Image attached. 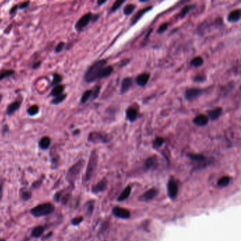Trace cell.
<instances>
[{"label": "cell", "mask_w": 241, "mask_h": 241, "mask_svg": "<svg viewBox=\"0 0 241 241\" xmlns=\"http://www.w3.org/2000/svg\"><path fill=\"white\" fill-rule=\"evenodd\" d=\"M106 66L107 61L106 60H101L93 63L84 74V81L92 83L96 80L102 79L103 70Z\"/></svg>", "instance_id": "6da1fadb"}, {"label": "cell", "mask_w": 241, "mask_h": 241, "mask_svg": "<svg viewBox=\"0 0 241 241\" xmlns=\"http://www.w3.org/2000/svg\"><path fill=\"white\" fill-rule=\"evenodd\" d=\"M55 211V206L52 204L47 202L35 206L30 210V214L35 217H41L50 215Z\"/></svg>", "instance_id": "7a4b0ae2"}, {"label": "cell", "mask_w": 241, "mask_h": 241, "mask_svg": "<svg viewBox=\"0 0 241 241\" xmlns=\"http://www.w3.org/2000/svg\"><path fill=\"white\" fill-rule=\"evenodd\" d=\"M98 163V154L96 151L93 150L91 153V156H90L89 163H88L85 175V180L88 181L93 176V173L96 169Z\"/></svg>", "instance_id": "3957f363"}, {"label": "cell", "mask_w": 241, "mask_h": 241, "mask_svg": "<svg viewBox=\"0 0 241 241\" xmlns=\"http://www.w3.org/2000/svg\"><path fill=\"white\" fill-rule=\"evenodd\" d=\"M84 164H85V161L83 159L79 160L75 164H74L69 169L67 174V180L71 182V183L75 180V179L79 175L80 172L81 171L82 168L84 166Z\"/></svg>", "instance_id": "277c9868"}, {"label": "cell", "mask_w": 241, "mask_h": 241, "mask_svg": "<svg viewBox=\"0 0 241 241\" xmlns=\"http://www.w3.org/2000/svg\"><path fill=\"white\" fill-rule=\"evenodd\" d=\"M110 140L108 134L101 132H92L89 135L88 141L92 143H107Z\"/></svg>", "instance_id": "5b68a950"}, {"label": "cell", "mask_w": 241, "mask_h": 241, "mask_svg": "<svg viewBox=\"0 0 241 241\" xmlns=\"http://www.w3.org/2000/svg\"><path fill=\"white\" fill-rule=\"evenodd\" d=\"M92 16L93 14H91V12H89L87 13V14L83 15V16L76 21L75 26H74V28H75L76 31L78 32L81 31V30H83L84 28L86 27L88 25H89L90 21H92Z\"/></svg>", "instance_id": "8992f818"}, {"label": "cell", "mask_w": 241, "mask_h": 241, "mask_svg": "<svg viewBox=\"0 0 241 241\" xmlns=\"http://www.w3.org/2000/svg\"><path fill=\"white\" fill-rule=\"evenodd\" d=\"M204 89L199 88H190L186 90L185 93V98L187 101H192L197 98L204 92Z\"/></svg>", "instance_id": "52a82bcc"}, {"label": "cell", "mask_w": 241, "mask_h": 241, "mask_svg": "<svg viewBox=\"0 0 241 241\" xmlns=\"http://www.w3.org/2000/svg\"><path fill=\"white\" fill-rule=\"evenodd\" d=\"M177 192H178V187H177V183L173 179L170 180L168 183V195L171 199L176 197Z\"/></svg>", "instance_id": "ba28073f"}, {"label": "cell", "mask_w": 241, "mask_h": 241, "mask_svg": "<svg viewBox=\"0 0 241 241\" xmlns=\"http://www.w3.org/2000/svg\"><path fill=\"white\" fill-rule=\"evenodd\" d=\"M112 213L115 217L120 219H128L130 217V211L129 210L119 207V206H115L112 209Z\"/></svg>", "instance_id": "9c48e42d"}, {"label": "cell", "mask_w": 241, "mask_h": 241, "mask_svg": "<svg viewBox=\"0 0 241 241\" xmlns=\"http://www.w3.org/2000/svg\"><path fill=\"white\" fill-rule=\"evenodd\" d=\"M223 112L222 108H220V107H217V108L212 109V110H208L207 111V115H208V118L209 120L210 119L211 120H213V121H215L219 119L220 117L221 116Z\"/></svg>", "instance_id": "30bf717a"}, {"label": "cell", "mask_w": 241, "mask_h": 241, "mask_svg": "<svg viewBox=\"0 0 241 241\" xmlns=\"http://www.w3.org/2000/svg\"><path fill=\"white\" fill-rule=\"evenodd\" d=\"M209 120L207 116L205 115L201 114L196 116L193 119V123L195 125L199 126V127H204V126H206L207 125L208 122H209Z\"/></svg>", "instance_id": "8fae6325"}, {"label": "cell", "mask_w": 241, "mask_h": 241, "mask_svg": "<svg viewBox=\"0 0 241 241\" xmlns=\"http://www.w3.org/2000/svg\"><path fill=\"white\" fill-rule=\"evenodd\" d=\"M152 9H153L152 7H145V8H144V9H141V10H139L138 12L136 13L135 16H133V18H132L131 24L135 25L137 24L139 19L141 18V17L144 16L145 14H146L147 12H149V11L152 10Z\"/></svg>", "instance_id": "7c38bea8"}, {"label": "cell", "mask_w": 241, "mask_h": 241, "mask_svg": "<svg viewBox=\"0 0 241 241\" xmlns=\"http://www.w3.org/2000/svg\"><path fill=\"white\" fill-rule=\"evenodd\" d=\"M149 78H150V74L142 73L137 76V79H136V83L139 86H145L148 83Z\"/></svg>", "instance_id": "4fadbf2b"}, {"label": "cell", "mask_w": 241, "mask_h": 241, "mask_svg": "<svg viewBox=\"0 0 241 241\" xmlns=\"http://www.w3.org/2000/svg\"><path fill=\"white\" fill-rule=\"evenodd\" d=\"M241 17L240 9H236L233 10L228 15L227 19L231 23H236L240 21Z\"/></svg>", "instance_id": "5bb4252c"}, {"label": "cell", "mask_w": 241, "mask_h": 241, "mask_svg": "<svg viewBox=\"0 0 241 241\" xmlns=\"http://www.w3.org/2000/svg\"><path fill=\"white\" fill-rule=\"evenodd\" d=\"M132 86V79L130 77H126L122 81L120 91L121 93H125L129 90Z\"/></svg>", "instance_id": "9a60e30c"}, {"label": "cell", "mask_w": 241, "mask_h": 241, "mask_svg": "<svg viewBox=\"0 0 241 241\" xmlns=\"http://www.w3.org/2000/svg\"><path fill=\"white\" fill-rule=\"evenodd\" d=\"M158 194V191L156 189L152 188L149 190L148 191H146V192H144V194L141 195V200H144V201H149L154 199L155 197Z\"/></svg>", "instance_id": "2e32d148"}, {"label": "cell", "mask_w": 241, "mask_h": 241, "mask_svg": "<svg viewBox=\"0 0 241 241\" xmlns=\"http://www.w3.org/2000/svg\"><path fill=\"white\" fill-rule=\"evenodd\" d=\"M21 102L19 101H14V103H11V104H9L8 107H7L6 113H7V115H12L14 112H16V110H18L21 106Z\"/></svg>", "instance_id": "e0dca14e"}, {"label": "cell", "mask_w": 241, "mask_h": 241, "mask_svg": "<svg viewBox=\"0 0 241 241\" xmlns=\"http://www.w3.org/2000/svg\"><path fill=\"white\" fill-rule=\"evenodd\" d=\"M138 116V112L135 108H130L126 110V118L129 122H134L137 120Z\"/></svg>", "instance_id": "ac0fdd59"}, {"label": "cell", "mask_w": 241, "mask_h": 241, "mask_svg": "<svg viewBox=\"0 0 241 241\" xmlns=\"http://www.w3.org/2000/svg\"><path fill=\"white\" fill-rule=\"evenodd\" d=\"M51 144V139L49 137L45 136V137H42L39 141V147L43 150H46L50 147Z\"/></svg>", "instance_id": "d6986e66"}, {"label": "cell", "mask_w": 241, "mask_h": 241, "mask_svg": "<svg viewBox=\"0 0 241 241\" xmlns=\"http://www.w3.org/2000/svg\"><path fill=\"white\" fill-rule=\"evenodd\" d=\"M107 186V181L106 180H103L101 182H99L98 184L94 185L92 187V191L94 193H98L100 192H103V190H106Z\"/></svg>", "instance_id": "ffe728a7"}, {"label": "cell", "mask_w": 241, "mask_h": 241, "mask_svg": "<svg viewBox=\"0 0 241 241\" xmlns=\"http://www.w3.org/2000/svg\"><path fill=\"white\" fill-rule=\"evenodd\" d=\"M64 86L63 85H61V84H59V85H57L54 86L52 90L50 95L54 97L59 96V95L63 94V92H64Z\"/></svg>", "instance_id": "44dd1931"}, {"label": "cell", "mask_w": 241, "mask_h": 241, "mask_svg": "<svg viewBox=\"0 0 241 241\" xmlns=\"http://www.w3.org/2000/svg\"><path fill=\"white\" fill-rule=\"evenodd\" d=\"M195 7H196V6H195L194 4L185 6V7H184L183 9H181L180 12V14H179V16L180 17V18H184V17L186 16V15L188 14L189 12H190L191 11H192L193 9L195 8Z\"/></svg>", "instance_id": "7402d4cb"}, {"label": "cell", "mask_w": 241, "mask_h": 241, "mask_svg": "<svg viewBox=\"0 0 241 241\" xmlns=\"http://www.w3.org/2000/svg\"><path fill=\"white\" fill-rule=\"evenodd\" d=\"M44 230H45V228H44L43 226H42V225H38V226L35 227L33 229L31 233L32 236L34 237V238H39V237H41L43 235Z\"/></svg>", "instance_id": "603a6c76"}, {"label": "cell", "mask_w": 241, "mask_h": 241, "mask_svg": "<svg viewBox=\"0 0 241 241\" xmlns=\"http://www.w3.org/2000/svg\"><path fill=\"white\" fill-rule=\"evenodd\" d=\"M131 190L132 188L130 186H127L126 187L125 190L121 192V194H120L119 197L118 199V201H119V202H121V201H124L125 200H126V199L129 196L130 193H131Z\"/></svg>", "instance_id": "cb8c5ba5"}, {"label": "cell", "mask_w": 241, "mask_h": 241, "mask_svg": "<svg viewBox=\"0 0 241 241\" xmlns=\"http://www.w3.org/2000/svg\"><path fill=\"white\" fill-rule=\"evenodd\" d=\"M62 81V76L60 74L55 73L52 74V81L51 82V86H55L59 85Z\"/></svg>", "instance_id": "d4e9b609"}, {"label": "cell", "mask_w": 241, "mask_h": 241, "mask_svg": "<svg viewBox=\"0 0 241 241\" xmlns=\"http://www.w3.org/2000/svg\"><path fill=\"white\" fill-rule=\"evenodd\" d=\"M136 7H137V6L134 4H129L125 6V8H124L123 9L124 14H125V15H126V16L132 14L133 13V11L135 10Z\"/></svg>", "instance_id": "484cf974"}, {"label": "cell", "mask_w": 241, "mask_h": 241, "mask_svg": "<svg viewBox=\"0 0 241 241\" xmlns=\"http://www.w3.org/2000/svg\"><path fill=\"white\" fill-rule=\"evenodd\" d=\"M187 156L192 159L194 161H197V162H202L205 160V158L203 155L202 154H187Z\"/></svg>", "instance_id": "4316f807"}, {"label": "cell", "mask_w": 241, "mask_h": 241, "mask_svg": "<svg viewBox=\"0 0 241 241\" xmlns=\"http://www.w3.org/2000/svg\"><path fill=\"white\" fill-rule=\"evenodd\" d=\"M204 60L202 57H196L194 59H192L190 62V64L194 67H199L203 64Z\"/></svg>", "instance_id": "83f0119b"}, {"label": "cell", "mask_w": 241, "mask_h": 241, "mask_svg": "<svg viewBox=\"0 0 241 241\" xmlns=\"http://www.w3.org/2000/svg\"><path fill=\"white\" fill-rule=\"evenodd\" d=\"M92 90H87V91H86L85 92L83 93V95H82V96L81 98V101H80V102L82 104H84V103H86L88 101V100L91 98V95H92Z\"/></svg>", "instance_id": "f1b7e54d"}, {"label": "cell", "mask_w": 241, "mask_h": 241, "mask_svg": "<svg viewBox=\"0 0 241 241\" xmlns=\"http://www.w3.org/2000/svg\"><path fill=\"white\" fill-rule=\"evenodd\" d=\"M14 73L15 72L12 69H7L3 71V72H1L0 73V81H2L3 79H6V78H8L9 76H13Z\"/></svg>", "instance_id": "f546056e"}, {"label": "cell", "mask_w": 241, "mask_h": 241, "mask_svg": "<svg viewBox=\"0 0 241 241\" xmlns=\"http://www.w3.org/2000/svg\"><path fill=\"white\" fill-rule=\"evenodd\" d=\"M38 112H39V106L37 105H33L27 109V113L30 116L35 115Z\"/></svg>", "instance_id": "4dcf8cb0"}, {"label": "cell", "mask_w": 241, "mask_h": 241, "mask_svg": "<svg viewBox=\"0 0 241 241\" xmlns=\"http://www.w3.org/2000/svg\"><path fill=\"white\" fill-rule=\"evenodd\" d=\"M231 178L228 176H224L222 177L221 179L219 180L218 181V185L220 187H225L230 183Z\"/></svg>", "instance_id": "1f68e13d"}, {"label": "cell", "mask_w": 241, "mask_h": 241, "mask_svg": "<svg viewBox=\"0 0 241 241\" xmlns=\"http://www.w3.org/2000/svg\"><path fill=\"white\" fill-rule=\"evenodd\" d=\"M156 160H157V158L156 156H152V157H149L148 159L146 160V163H145V166H146V168L147 169H149V168H152L153 166L155 165L156 163Z\"/></svg>", "instance_id": "d6a6232c"}, {"label": "cell", "mask_w": 241, "mask_h": 241, "mask_svg": "<svg viewBox=\"0 0 241 241\" xmlns=\"http://www.w3.org/2000/svg\"><path fill=\"white\" fill-rule=\"evenodd\" d=\"M67 95L66 94H62L59 96L55 97V98L51 101V103L52 105H59L61 103H62L65 99H66Z\"/></svg>", "instance_id": "836d02e7"}, {"label": "cell", "mask_w": 241, "mask_h": 241, "mask_svg": "<svg viewBox=\"0 0 241 241\" xmlns=\"http://www.w3.org/2000/svg\"><path fill=\"white\" fill-rule=\"evenodd\" d=\"M125 2V0H118V1H115L114 2L112 6V8H111V11L112 12H115L116 10H118V9L120 8L121 6Z\"/></svg>", "instance_id": "e575fe53"}, {"label": "cell", "mask_w": 241, "mask_h": 241, "mask_svg": "<svg viewBox=\"0 0 241 241\" xmlns=\"http://www.w3.org/2000/svg\"><path fill=\"white\" fill-rule=\"evenodd\" d=\"M164 143V139L162 137H156V139H154V142H153V145H154V147L155 148H159Z\"/></svg>", "instance_id": "d590c367"}, {"label": "cell", "mask_w": 241, "mask_h": 241, "mask_svg": "<svg viewBox=\"0 0 241 241\" xmlns=\"http://www.w3.org/2000/svg\"><path fill=\"white\" fill-rule=\"evenodd\" d=\"M21 197L22 200H28L31 197V193L29 191L24 190L22 192H21Z\"/></svg>", "instance_id": "8d00e7d4"}, {"label": "cell", "mask_w": 241, "mask_h": 241, "mask_svg": "<svg viewBox=\"0 0 241 241\" xmlns=\"http://www.w3.org/2000/svg\"><path fill=\"white\" fill-rule=\"evenodd\" d=\"M168 27V23H164V24H161L158 28L157 33H158V34L163 33L165 32L166 30H167Z\"/></svg>", "instance_id": "74e56055"}, {"label": "cell", "mask_w": 241, "mask_h": 241, "mask_svg": "<svg viewBox=\"0 0 241 241\" xmlns=\"http://www.w3.org/2000/svg\"><path fill=\"white\" fill-rule=\"evenodd\" d=\"M92 96H93V99H96L98 97L99 95V93H100V91H101V86H96L94 88V89L92 90Z\"/></svg>", "instance_id": "f35d334b"}, {"label": "cell", "mask_w": 241, "mask_h": 241, "mask_svg": "<svg viewBox=\"0 0 241 241\" xmlns=\"http://www.w3.org/2000/svg\"><path fill=\"white\" fill-rule=\"evenodd\" d=\"M64 45H65V43H64V42H60V43H59L56 45V47H55V52L59 53V52H62L63 48H64Z\"/></svg>", "instance_id": "ab89813d"}, {"label": "cell", "mask_w": 241, "mask_h": 241, "mask_svg": "<svg viewBox=\"0 0 241 241\" xmlns=\"http://www.w3.org/2000/svg\"><path fill=\"white\" fill-rule=\"evenodd\" d=\"M86 208H87V214H91L93 210V202H89L86 204Z\"/></svg>", "instance_id": "60d3db41"}, {"label": "cell", "mask_w": 241, "mask_h": 241, "mask_svg": "<svg viewBox=\"0 0 241 241\" xmlns=\"http://www.w3.org/2000/svg\"><path fill=\"white\" fill-rule=\"evenodd\" d=\"M83 220H84V218L82 217H76V218H74V219H72V224H73V225H79L80 223L83 221Z\"/></svg>", "instance_id": "b9f144b4"}, {"label": "cell", "mask_w": 241, "mask_h": 241, "mask_svg": "<svg viewBox=\"0 0 241 241\" xmlns=\"http://www.w3.org/2000/svg\"><path fill=\"white\" fill-rule=\"evenodd\" d=\"M193 80L196 82H204L206 81V77L203 75H198L194 77Z\"/></svg>", "instance_id": "7bdbcfd3"}, {"label": "cell", "mask_w": 241, "mask_h": 241, "mask_svg": "<svg viewBox=\"0 0 241 241\" xmlns=\"http://www.w3.org/2000/svg\"><path fill=\"white\" fill-rule=\"evenodd\" d=\"M30 4V1H24V2L21 3L20 4L18 5V9H25L27 7H28V6Z\"/></svg>", "instance_id": "ee69618b"}, {"label": "cell", "mask_w": 241, "mask_h": 241, "mask_svg": "<svg viewBox=\"0 0 241 241\" xmlns=\"http://www.w3.org/2000/svg\"><path fill=\"white\" fill-rule=\"evenodd\" d=\"M41 65V62H35L32 65V68L34 69H38L40 67V66Z\"/></svg>", "instance_id": "f6af8a7d"}, {"label": "cell", "mask_w": 241, "mask_h": 241, "mask_svg": "<svg viewBox=\"0 0 241 241\" xmlns=\"http://www.w3.org/2000/svg\"><path fill=\"white\" fill-rule=\"evenodd\" d=\"M2 195H3V184L1 183H0V200L2 198Z\"/></svg>", "instance_id": "bcb514c9"}, {"label": "cell", "mask_w": 241, "mask_h": 241, "mask_svg": "<svg viewBox=\"0 0 241 241\" xmlns=\"http://www.w3.org/2000/svg\"><path fill=\"white\" fill-rule=\"evenodd\" d=\"M17 9H18V5L14 6V7H12V8L10 9V11H9V14H13V13H14Z\"/></svg>", "instance_id": "7dc6e473"}, {"label": "cell", "mask_w": 241, "mask_h": 241, "mask_svg": "<svg viewBox=\"0 0 241 241\" xmlns=\"http://www.w3.org/2000/svg\"><path fill=\"white\" fill-rule=\"evenodd\" d=\"M106 2H107V1H97V3H98V6H102L103 4H105Z\"/></svg>", "instance_id": "c3c4849f"}, {"label": "cell", "mask_w": 241, "mask_h": 241, "mask_svg": "<svg viewBox=\"0 0 241 241\" xmlns=\"http://www.w3.org/2000/svg\"><path fill=\"white\" fill-rule=\"evenodd\" d=\"M1 99H2V95H1V94H0V103H1Z\"/></svg>", "instance_id": "681fc988"}, {"label": "cell", "mask_w": 241, "mask_h": 241, "mask_svg": "<svg viewBox=\"0 0 241 241\" xmlns=\"http://www.w3.org/2000/svg\"><path fill=\"white\" fill-rule=\"evenodd\" d=\"M0 241H5L4 239H0Z\"/></svg>", "instance_id": "f907efd6"}]
</instances>
